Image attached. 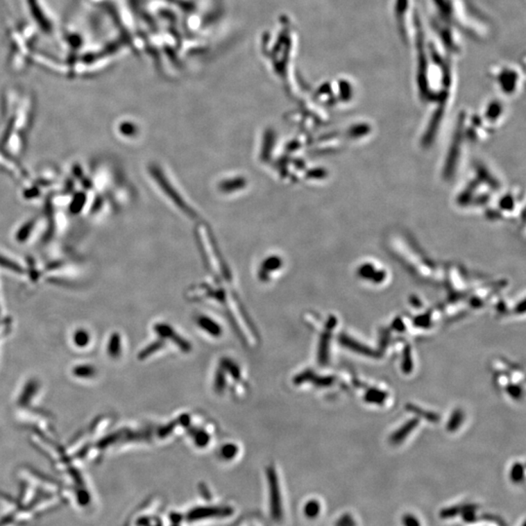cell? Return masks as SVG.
<instances>
[{
	"label": "cell",
	"instance_id": "6da1fadb",
	"mask_svg": "<svg viewBox=\"0 0 526 526\" xmlns=\"http://www.w3.org/2000/svg\"><path fill=\"white\" fill-rule=\"evenodd\" d=\"M318 510H319V507L315 503H309L307 507H306V514H307V516H314L317 515Z\"/></svg>",
	"mask_w": 526,
	"mask_h": 526
}]
</instances>
